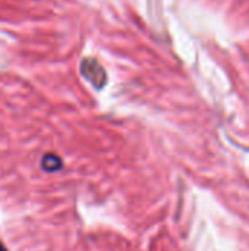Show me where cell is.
<instances>
[{
    "label": "cell",
    "mask_w": 249,
    "mask_h": 251,
    "mask_svg": "<svg viewBox=\"0 0 249 251\" xmlns=\"http://www.w3.org/2000/svg\"><path fill=\"white\" fill-rule=\"evenodd\" d=\"M81 74L95 87V88H103L107 82V75L103 69V66L94 60V59H84L81 63Z\"/></svg>",
    "instance_id": "obj_1"
},
{
    "label": "cell",
    "mask_w": 249,
    "mask_h": 251,
    "mask_svg": "<svg viewBox=\"0 0 249 251\" xmlns=\"http://www.w3.org/2000/svg\"><path fill=\"white\" fill-rule=\"evenodd\" d=\"M41 165L45 171L53 172V171H59L62 168V160L56 154H45Z\"/></svg>",
    "instance_id": "obj_2"
},
{
    "label": "cell",
    "mask_w": 249,
    "mask_h": 251,
    "mask_svg": "<svg viewBox=\"0 0 249 251\" xmlns=\"http://www.w3.org/2000/svg\"><path fill=\"white\" fill-rule=\"evenodd\" d=\"M0 251H6V249H4V246H3V244H0Z\"/></svg>",
    "instance_id": "obj_3"
}]
</instances>
